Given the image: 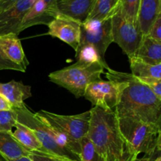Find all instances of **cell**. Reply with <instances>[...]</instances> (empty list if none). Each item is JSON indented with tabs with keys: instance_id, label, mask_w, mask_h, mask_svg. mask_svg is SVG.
Returning a JSON list of instances; mask_svg holds the SVG:
<instances>
[{
	"instance_id": "6da1fadb",
	"label": "cell",
	"mask_w": 161,
	"mask_h": 161,
	"mask_svg": "<svg viewBox=\"0 0 161 161\" xmlns=\"http://www.w3.org/2000/svg\"><path fill=\"white\" fill-rule=\"evenodd\" d=\"M108 80L120 83L119 102L114 109L116 117H132L147 124L161 126V99L131 73L109 68L105 72Z\"/></svg>"
},
{
	"instance_id": "7a4b0ae2",
	"label": "cell",
	"mask_w": 161,
	"mask_h": 161,
	"mask_svg": "<svg viewBox=\"0 0 161 161\" xmlns=\"http://www.w3.org/2000/svg\"><path fill=\"white\" fill-rule=\"evenodd\" d=\"M87 138L96 152L105 161H134L138 157L132 153L119 128L113 110L93 107Z\"/></svg>"
},
{
	"instance_id": "3957f363",
	"label": "cell",
	"mask_w": 161,
	"mask_h": 161,
	"mask_svg": "<svg viewBox=\"0 0 161 161\" xmlns=\"http://www.w3.org/2000/svg\"><path fill=\"white\" fill-rule=\"evenodd\" d=\"M45 123L69 150L80 157L81 141L87 136L91 121V111L66 116L40 110L35 113Z\"/></svg>"
},
{
	"instance_id": "277c9868",
	"label": "cell",
	"mask_w": 161,
	"mask_h": 161,
	"mask_svg": "<svg viewBox=\"0 0 161 161\" xmlns=\"http://www.w3.org/2000/svg\"><path fill=\"white\" fill-rule=\"evenodd\" d=\"M119 128L132 153H144L151 160L160 156V126L147 124L132 117H117Z\"/></svg>"
},
{
	"instance_id": "5b68a950",
	"label": "cell",
	"mask_w": 161,
	"mask_h": 161,
	"mask_svg": "<svg viewBox=\"0 0 161 161\" xmlns=\"http://www.w3.org/2000/svg\"><path fill=\"white\" fill-rule=\"evenodd\" d=\"M105 67L100 63H76L49 74V80L70 91L75 97H83L86 86L101 80Z\"/></svg>"
},
{
	"instance_id": "8992f818",
	"label": "cell",
	"mask_w": 161,
	"mask_h": 161,
	"mask_svg": "<svg viewBox=\"0 0 161 161\" xmlns=\"http://www.w3.org/2000/svg\"><path fill=\"white\" fill-rule=\"evenodd\" d=\"M17 116V122L31 129L44 149L50 155L72 161H81L79 156L71 152L61 143L56 134L41 119L30 111L26 105L14 108Z\"/></svg>"
},
{
	"instance_id": "52a82bcc",
	"label": "cell",
	"mask_w": 161,
	"mask_h": 161,
	"mask_svg": "<svg viewBox=\"0 0 161 161\" xmlns=\"http://www.w3.org/2000/svg\"><path fill=\"white\" fill-rule=\"evenodd\" d=\"M111 26L113 42L117 43L128 58L135 56L144 37L138 22L127 20L117 8L111 17Z\"/></svg>"
},
{
	"instance_id": "ba28073f",
	"label": "cell",
	"mask_w": 161,
	"mask_h": 161,
	"mask_svg": "<svg viewBox=\"0 0 161 161\" xmlns=\"http://www.w3.org/2000/svg\"><path fill=\"white\" fill-rule=\"evenodd\" d=\"M111 29V18L102 21L86 20L81 25L80 46H92L102 59L105 61V53L113 42Z\"/></svg>"
},
{
	"instance_id": "9c48e42d",
	"label": "cell",
	"mask_w": 161,
	"mask_h": 161,
	"mask_svg": "<svg viewBox=\"0 0 161 161\" xmlns=\"http://www.w3.org/2000/svg\"><path fill=\"white\" fill-rule=\"evenodd\" d=\"M120 94V83L116 81H105L102 79L92 82L86 86L83 97L94 107L114 111Z\"/></svg>"
},
{
	"instance_id": "30bf717a",
	"label": "cell",
	"mask_w": 161,
	"mask_h": 161,
	"mask_svg": "<svg viewBox=\"0 0 161 161\" xmlns=\"http://www.w3.org/2000/svg\"><path fill=\"white\" fill-rule=\"evenodd\" d=\"M81 25L76 20L58 14L47 25L48 31L47 34L53 38H58L76 51L80 42Z\"/></svg>"
},
{
	"instance_id": "8fae6325",
	"label": "cell",
	"mask_w": 161,
	"mask_h": 161,
	"mask_svg": "<svg viewBox=\"0 0 161 161\" xmlns=\"http://www.w3.org/2000/svg\"><path fill=\"white\" fill-rule=\"evenodd\" d=\"M36 1L17 0L9 9L0 14V36L7 34L18 36L22 20Z\"/></svg>"
},
{
	"instance_id": "7c38bea8",
	"label": "cell",
	"mask_w": 161,
	"mask_h": 161,
	"mask_svg": "<svg viewBox=\"0 0 161 161\" xmlns=\"http://www.w3.org/2000/svg\"><path fill=\"white\" fill-rule=\"evenodd\" d=\"M58 14V10L51 9L42 0H36L22 20L19 33L34 25H48Z\"/></svg>"
},
{
	"instance_id": "4fadbf2b",
	"label": "cell",
	"mask_w": 161,
	"mask_h": 161,
	"mask_svg": "<svg viewBox=\"0 0 161 161\" xmlns=\"http://www.w3.org/2000/svg\"><path fill=\"white\" fill-rule=\"evenodd\" d=\"M95 0H58V14L83 24L87 20Z\"/></svg>"
},
{
	"instance_id": "5bb4252c",
	"label": "cell",
	"mask_w": 161,
	"mask_h": 161,
	"mask_svg": "<svg viewBox=\"0 0 161 161\" xmlns=\"http://www.w3.org/2000/svg\"><path fill=\"white\" fill-rule=\"evenodd\" d=\"M0 51L6 59L26 71L29 62L17 35L7 34L0 36Z\"/></svg>"
},
{
	"instance_id": "9a60e30c",
	"label": "cell",
	"mask_w": 161,
	"mask_h": 161,
	"mask_svg": "<svg viewBox=\"0 0 161 161\" xmlns=\"http://www.w3.org/2000/svg\"><path fill=\"white\" fill-rule=\"evenodd\" d=\"M0 94L12 104L14 108H21L26 99L31 97V88L21 82L12 80L8 83H0Z\"/></svg>"
},
{
	"instance_id": "2e32d148",
	"label": "cell",
	"mask_w": 161,
	"mask_h": 161,
	"mask_svg": "<svg viewBox=\"0 0 161 161\" xmlns=\"http://www.w3.org/2000/svg\"><path fill=\"white\" fill-rule=\"evenodd\" d=\"M161 14V0H140L137 22L140 30L146 36L157 17Z\"/></svg>"
},
{
	"instance_id": "e0dca14e",
	"label": "cell",
	"mask_w": 161,
	"mask_h": 161,
	"mask_svg": "<svg viewBox=\"0 0 161 161\" xmlns=\"http://www.w3.org/2000/svg\"><path fill=\"white\" fill-rule=\"evenodd\" d=\"M0 153L6 160H14L22 157H29L32 153L16 140L13 132L0 130Z\"/></svg>"
},
{
	"instance_id": "ac0fdd59",
	"label": "cell",
	"mask_w": 161,
	"mask_h": 161,
	"mask_svg": "<svg viewBox=\"0 0 161 161\" xmlns=\"http://www.w3.org/2000/svg\"><path fill=\"white\" fill-rule=\"evenodd\" d=\"M14 128L15 130L13 131V135L25 149L31 153H37L42 155H50L31 129L18 122L17 123Z\"/></svg>"
},
{
	"instance_id": "d6986e66",
	"label": "cell",
	"mask_w": 161,
	"mask_h": 161,
	"mask_svg": "<svg viewBox=\"0 0 161 161\" xmlns=\"http://www.w3.org/2000/svg\"><path fill=\"white\" fill-rule=\"evenodd\" d=\"M134 57L148 64H161V42L144 36Z\"/></svg>"
},
{
	"instance_id": "ffe728a7",
	"label": "cell",
	"mask_w": 161,
	"mask_h": 161,
	"mask_svg": "<svg viewBox=\"0 0 161 161\" xmlns=\"http://www.w3.org/2000/svg\"><path fill=\"white\" fill-rule=\"evenodd\" d=\"M129 61L131 74L138 80L153 78L161 80V64H148L135 57L129 58Z\"/></svg>"
},
{
	"instance_id": "44dd1931",
	"label": "cell",
	"mask_w": 161,
	"mask_h": 161,
	"mask_svg": "<svg viewBox=\"0 0 161 161\" xmlns=\"http://www.w3.org/2000/svg\"><path fill=\"white\" fill-rule=\"evenodd\" d=\"M120 0H95L87 20H105L111 18L119 6Z\"/></svg>"
},
{
	"instance_id": "7402d4cb",
	"label": "cell",
	"mask_w": 161,
	"mask_h": 161,
	"mask_svg": "<svg viewBox=\"0 0 161 161\" xmlns=\"http://www.w3.org/2000/svg\"><path fill=\"white\" fill-rule=\"evenodd\" d=\"M75 58L79 61L84 63H100L105 66L106 70L109 69L106 61L102 59L95 48L91 45L80 46L75 51Z\"/></svg>"
},
{
	"instance_id": "603a6c76",
	"label": "cell",
	"mask_w": 161,
	"mask_h": 161,
	"mask_svg": "<svg viewBox=\"0 0 161 161\" xmlns=\"http://www.w3.org/2000/svg\"><path fill=\"white\" fill-rule=\"evenodd\" d=\"M139 6L140 0H120L118 9L127 20L137 22Z\"/></svg>"
},
{
	"instance_id": "cb8c5ba5",
	"label": "cell",
	"mask_w": 161,
	"mask_h": 161,
	"mask_svg": "<svg viewBox=\"0 0 161 161\" xmlns=\"http://www.w3.org/2000/svg\"><path fill=\"white\" fill-rule=\"evenodd\" d=\"M81 161H105L96 152L94 146L90 141L87 136L83 138L81 141Z\"/></svg>"
},
{
	"instance_id": "d4e9b609",
	"label": "cell",
	"mask_w": 161,
	"mask_h": 161,
	"mask_svg": "<svg viewBox=\"0 0 161 161\" xmlns=\"http://www.w3.org/2000/svg\"><path fill=\"white\" fill-rule=\"evenodd\" d=\"M17 123V116L13 108L8 111H0V130L6 132H13Z\"/></svg>"
},
{
	"instance_id": "484cf974",
	"label": "cell",
	"mask_w": 161,
	"mask_h": 161,
	"mask_svg": "<svg viewBox=\"0 0 161 161\" xmlns=\"http://www.w3.org/2000/svg\"><path fill=\"white\" fill-rule=\"evenodd\" d=\"M138 80L146 84L159 99H161V80L153 78L142 79Z\"/></svg>"
},
{
	"instance_id": "4316f807",
	"label": "cell",
	"mask_w": 161,
	"mask_h": 161,
	"mask_svg": "<svg viewBox=\"0 0 161 161\" xmlns=\"http://www.w3.org/2000/svg\"><path fill=\"white\" fill-rule=\"evenodd\" d=\"M146 36L157 42H161V14L157 17Z\"/></svg>"
},
{
	"instance_id": "83f0119b",
	"label": "cell",
	"mask_w": 161,
	"mask_h": 161,
	"mask_svg": "<svg viewBox=\"0 0 161 161\" xmlns=\"http://www.w3.org/2000/svg\"><path fill=\"white\" fill-rule=\"evenodd\" d=\"M0 70H14L18 71V72H25V70H24L21 67L6 59L1 51H0Z\"/></svg>"
},
{
	"instance_id": "f1b7e54d",
	"label": "cell",
	"mask_w": 161,
	"mask_h": 161,
	"mask_svg": "<svg viewBox=\"0 0 161 161\" xmlns=\"http://www.w3.org/2000/svg\"><path fill=\"white\" fill-rule=\"evenodd\" d=\"M29 157L32 161H72L70 160H67V159L53 157V156L42 155V154L37 153H32L29 156Z\"/></svg>"
},
{
	"instance_id": "f546056e",
	"label": "cell",
	"mask_w": 161,
	"mask_h": 161,
	"mask_svg": "<svg viewBox=\"0 0 161 161\" xmlns=\"http://www.w3.org/2000/svg\"><path fill=\"white\" fill-rule=\"evenodd\" d=\"M14 106L12 104L7 100L6 97L0 94V111H8V110H12Z\"/></svg>"
},
{
	"instance_id": "4dcf8cb0",
	"label": "cell",
	"mask_w": 161,
	"mask_h": 161,
	"mask_svg": "<svg viewBox=\"0 0 161 161\" xmlns=\"http://www.w3.org/2000/svg\"><path fill=\"white\" fill-rule=\"evenodd\" d=\"M17 0H0V14L12 6Z\"/></svg>"
},
{
	"instance_id": "1f68e13d",
	"label": "cell",
	"mask_w": 161,
	"mask_h": 161,
	"mask_svg": "<svg viewBox=\"0 0 161 161\" xmlns=\"http://www.w3.org/2000/svg\"><path fill=\"white\" fill-rule=\"evenodd\" d=\"M48 6H50L51 9H55V10H58V7H57V3H58V0H42Z\"/></svg>"
},
{
	"instance_id": "d6a6232c",
	"label": "cell",
	"mask_w": 161,
	"mask_h": 161,
	"mask_svg": "<svg viewBox=\"0 0 161 161\" xmlns=\"http://www.w3.org/2000/svg\"><path fill=\"white\" fill-rule=\"evenodd\" d=\"M6 161H32L29 157H22L18 159H14V160H6Z\"/></svg>"
},
{
	"instance_id": "836d02e7",
	"label": "cell",
	"mask_w": 161,
	"mask_h": 161,
	"mask_svg": "<svg viewBox=\"0 0 161 161\" xmlns=\"http://www.w3.org/2000/svg\"><path fill=\"white\" fill-rule=\"evenodd\" d=\"M134 161H153L151 160L150 158H149V157H142V158H139V157H137V158H135Z\"/></svg>"
},
{
	"instance_id": "e575fe53",
	"label": "cell",
	"mask_w": 161,
	"mask_h": 161,
	"mask_svg": "<svg viewBox=\"0 0 161 161\" xmlns=\"http://www.w3.org/2000/svg\"><path fill=\"white\" fill-rule=\"evenodd\" d=\"M0 161H6V159H5V157H3L1 153H0Z\"/></svg>"
},
{
	"instance_id": "d590c367",
	"label": "cell",
	"mask_w": 161,
	"mask_h": 161,
	"mask_svg": "<svg viewBox=\"0 0 161 161\" xmlns=\"http://www.w3.org/2000/svg\"><path fill=\"white\" fill-rule=\"evenodd\" d=\"M153 161H161V157L160 156V157H157V158H156L155 160H153Z\"/></svg>"
}]
</instances>
